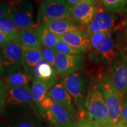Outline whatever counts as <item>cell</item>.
<instances>
[{
  "instance_id": "obj_1",
  "label": "cell",
  "mask_w": 127,
  "mask_h": 127,
  "mask_svg": "<svg viewBox=\"0 0 127 127\" xmlns=\"http://www.w3.org/2000/svg\"><path fill=\"white\" fill-rule=\"evenodd\" d=\"M3 89L1 107L8 120L30 115H39L33 101L31 86Z\"/></svg>"
},
{
  "instance_id": "obj_2",
  "label": "cell",
  "mask_w": 127,
  "mask_h": 127,
  "mask_svg": "<svg viewBox=\"0 0 127 127\" xmlns=\"http://www.w3.org/2000/svg\"><path fill=\"white\" fill-rule=\"evenodd\" d=\"M85 109L90 120L104 127L111 124L108 109L98 80L91 82L85 101Z\"/></svg>"
},
{
  "instance_id": "obj_3",
  "label": "cell",
  "mask_w": 127,
  "mask_h": 127,
  "mask_svg": "<svg viewBox=\"0 0 127 127\" xmlns=\"http://www.w3.org/2000/svg\"><path fill=\"white\" fill-rule=\"evenodd\" d=\"M103 97L108 109L109 120L113 125L121 123V115L124 102V95L112 82L109 74L101 73L98 76Z\"/></svg>"
},
{
  "instance_id": "obj_4",
  "label": "cell",
  "mask_w": 127,
  "mask_h": 127,
  "mask_svg": "<svg viewBox=\"0 0 127 127\" xmlns=\"http://www.w3.org/2000/svg\"><path fill=\"white\" fill-rule=\"evenodd\" d=\"M90 50L96 61L108 66L118 56L120 49L112 33L98 32L90 35Z\"/></svg>"
},
{
  "instance_id": "obj_5",
  "label": "cell",
  "mask_w": 127,
  "mask_h": 127,
  "mask_svg": "<svg viewBox=\"0 0 127 127\" xmlns=\"http://www.w3.org/2000/svg\"><path fill=\"white\" fill-rule=\"evenodd\" d=\"M125 21L121 20L115 13L107 11L96 1V12L93 20L87 26V33L88 35L98 32L113 33L124 28Z\"/></svg>"
},
{
  "instance_id": "obj_6",
  "label": "cell",
  "mask_w": 127,
  "mask_h": 127,
  "mask_svg": "<svg viewBox=\"0 0 127 127\" xmlns=\"http://www.w3.org/2000/svg\"><path fill=\"white\" fill-rule=\"evenodd\" d=\"M61 82L74 100L78 109L83 111L91 85L89 79L82 73L76 72L64 78Z\"/></svg>"
},
{
  "instance_id": "obj_7",
  "label": "cell",
  "mask_w": 127,
  "mask_h": 127,
  "mask_svg": "<svg viewBox=\"0 0 127 127\" xmlns=\"http://www.w3.org/2000/svg\"><path fill=\"white\" fill-rule=\"evenodd\" d=\"M7 19L20 30L32 28L34 20L31 0H12L9 2Z\"/></svg>"
},
{
  "instance_id": "obj_8",
  "label": "cell",
  "mask_w": 127,
  "mask_h": 127,
  "mask_svg": "<svg viewBox=\"0 0 127 127\" xmlns=\"http://www.w3.org/2000/svg\"><path fill=\"white\" fill-rule=\"evenodd\" d=\"M37 108L40 117L51 125H57L74 121L75 115L48 96Z\"/></svg>"
},
{
  "instance_id": "obj_9",
  "label": "cell",
  "mask_w": 127,
  "mask_h": 127,
  "mask_svg": "<svg viewBox=\"0 0 127 127\" xmlns=\"http://www.w3.org/2000/svg\"><path fill=\"white\" fill-rule=\"evenodd\" d=\"M72 7L66 0H42L39 6L38 20L71 18Z\"/></svg>"
},
{
  "instance_id": "obj_10",
  "label": "cell",
  "mask_w": 127,
  "mask_h": 127,
  "mask_svg": "<svg viewBox=\"0 0 127 127\" xmlns=\"http://www.w3.org/2000/svg\"><path fill=\"white\" fill-rule=\"evenodd\" d=\"M23 50L17 41H9L1 47V64L7 75L21 72Z\"/></svg>"
},
{
  "instance_id": "obj_11",
  "label": "cell",
  "mask_w": 127,
  "mask_h": 127,
  "mask_svg": "<svg viewBox=\"0 0 127 127\" xmlns=\"http://www.w3.org/2000/svg\"><path fill=\"white\" fill-rule=\"evenodd\" d=\"M109 75L122 94H127V51H120L118 56L108 66Z\"/></svg>"
},
{
  "instance_id": "obj_12",
  "label": "cell",
  "mask_w": 127,
  "mask_h": 127,
  "mask_svg": "<svg viewBox=\"0 0 127 127\" xmlns=\"http://www.w3.org/2000/svg\"><path fill=\"white\" fill-rule=\"evenodd\" d=\"M84 65L82 57L57 54L55 68L57 74L63 78L77 72Z\"/></svg>"
},
{
  "instance_id": "obj_13",
  "label": "cell",
  "mask_w": 127,
  "mask_h": 127,
  "mask_svg": "<svg viewBox=\"0 0 127 127\" xmlns=\"http://www.w3.org/2000/svg\"><path fill=\"white\" fill-rule=\"evenodd\" d=\"M96 0H87L72 7L71 17L81 25H88L93 20L96 12Z\"/></svg>"
},
{
  "instance_id": "obj_14",
  "label": "cell",
  "mask_w": 127,
  "mask_h": 127,
  "mask_svg": "<svg viewBox=\"0 0 127 127\" xmlns=\"http://www.w3.org/2000/svg\"><path fill=\"white\" fill-rule=\"evenodd\" d=\"M71 18L60 20H45L40 23L58 36L75 31H82L79 25Z\"/></svg>"
},
{
  "instance_id": "obj_15",
  "label": "cell",
  "mask_w": 127,
  "mask_h": 127,
  "mask_svg": "<svg viewBox=\"0 0 127 127\" xmlns=\"http://www.w3.org/2000/svg\"><path fill=\"white\" fill-rule=\"evenodd\" d=\"M48 96L75 115L77 114V108L73 104L72 98L61 82H57L54 86L50 88Z\"/></svg>"
},
{
  "instance_id": "obj_16",
  "label": "cell",
  "mask_w": 127,
  "mask_h": 127,
  "mask_svg": "<svg viewBox=\"0 0 127 127\" xmlns=\"http://www.w3.org/2000/svg\"><path fill=\"white\" fill-rule=\"evenodd\" d=\"M32 77L45 82L50 88L57 83L56 69L44 59L41 60L34 68Z\"/></svg>"
},
{
  "instance_id": "obj_17",
  "label": "cell",
  "mask_w": 127,
  "mask_h": 127,
  "mask_svg": "<svg viewBox=\"0 0 127 127\" xmlns=\"http://www.w3.org/2000/svg\"><path fill=\"white\" fill-rule=\"evenodd\" d=\"M60 36L61 41L85 53L90 50L91 43L90 35L83 31L71 32Z\"/></svg>"
},
{
  "instance_id": "obj_18",
  "label": "cell",
  "mask_w": 127,
  "mask_h": 127,
  "mask_svg": "<svg viewBox=\"0 0 127 127\" xmlns=\"http://www.w3.org/2000/svg\"><path fill=\"white\" fill-rule=\"evenodd\" d=\"M16 41L22 50H38L42 46L38 35L32 28L21 30Z\"/></svg>"
},
{
  "instance_id": "obj_19",
  "label": "cell",
  "mask_w": 127,
  "mask_h": 127,
  "mask_svg": "<svg viewBox=\"0 0 127 127\" xmlns=\"http://www.w3.org/2000/svg\"><path fill=\"white\" fill-rule=\"evenodd\" d=\"M43 59V55L41 49L33 50H23L22 66L24 71L32 77L34 68Z\"/></svg>"
},
{
  "instance_id": "obj_20",
  "label": "cell",
  "mask_w": 127,
  "mask_h": 127,
  "mask_svg": "<svg viewBox=\"0 0 127 127\" xmlns=\"http://www.w3.org/2000/svg\"><path fill=\"white\" fill-rule=\"evenodd\" d=\"M33 101L36 107H38L48 97L50 88L47 84L37 78H33L31 86Z\"/></svg>"
},
{
  "instance_id": "obj_21",
  "label": "cell",
  "mask_w": 127,
  "mask_h": 127,
  "mask_svg": "<svg viewBox=\"0 0 127 127\" xmlns=\"http://www.w3.org/2000/svg\"><path fill=\"white\" fill-rule=\"evenodd\" d=\"M33 79L31 75L24 72H15L7 75L5 78L7 88H20L30 86V82Z\"/></svg>"
},
{
  "instance_id": "obj_22",
  "label": "cell",
  "mask_w": 127,
  "mask_h": 127,
  "mask_svg": "<svg viewBox=\"0 0 127 127\" xmlns=\"http://www.w3.org/2000/svg\"><path fill=\"white\" fill-rule=\"evenodd\" d=\"M42 45L46 47L54 48L58 42L61 41L60 36L52 32L43 25L39 24L36 30Z\"/></svg>"
},
{
  "instance_id": "obj_23",
  "label": "cell",
  "mask_w": 127,
  "mask_h": 127,
  "mask_svg": "<svg viewBox=\"0 0 127 127\" xmlns=\"http://www.w3.org/2000/svg\"><path fill=\"white\" fill-rule=\"evenodd\" d=\"M9 127H44L39 115H30L8 120Z\"/></svg>"
},
{
  "instance_id": "obj_24",
  "label": "cell",
  "mask_w": 127,
  "mask_h": 127,
  "mask_svg": "<svg viewBox=\"0 0 127 127\" xmlns=\"http://www.w3.org/2000/svg\"><path fill=\"white\" fill-rule=\"evenodd\" d=\"M21 30L10 20L7 18L0 19V32L7 34L12 39L16 41Z\"/></svg>"
},
{
  "instance_id": "obj_25",
  "label": "cell",
  "mask_w": 127,
  "mask_h": 127,
  "mask_svg": "<svg viewBox=\"0 0 127 127\" xmlns=\"http://www.w3.org/2000/svg\"><path fill=\"white\" fill-rule=\"evenodd\" d=\"M54 49L56 51L57 53L62 54L80 57H83L85 55V52L71 47V45L61 41L57 44Z\"/></svg>"
},
{
  "instance_id": "obj_26",
  "label": "cell",
  "mask_w": 127,
  "mask_h": 127,
  "mask_svg": "<svg viewBox=\"0 0 127 127\" xmlns=\"http://www.w3.org/2000/svg\"><path fill=\"white\" fill-rule=\"evenodd\" d=\"M99 1L105 8L112 13L122 11L127 5V0H99Z\"/></svg>"
},
{
  "instance_id": "obj_27",
  "label": "cell",
  "mask_w": 127,
  "mask_h": 127,
  "mask_svg": "<svg viewBox=\"0 0 127 127\" xmlns=\"http://www.w3.org/2000/svg\"><path fill=\"white\" fill-rule=\"evenodd\" d=\"M41 50L42 52L44 59L52 66L55 67V60H56L57 54L56 51L54 48H48L43 45L41 46Z\"/></svg>"
},
{
  "instance_id": "obj_28",
  "label": "cell",
  "mask_w": 127,
  "mask_h": 127,
  "mask_svg": "<svg viewBox=\"0 0 127 127\" xmlns=\"http://www.w3.org/2000/svg\"><path fill=\"white\" fill-rule=\"evenodd\" d=\"M116 42L121 50L127 51V27L120 30Z\"/></svg>"
},
{
  "instance_id": "obj_29",
  "label": "cell",
  "mask_w": 127,
  "mask_h": 127,
  "mask_svg": "<svg viewBox=\"0 0 127 127\" xmlns=\"http://www.w3.org/2000/svg\"><path fill=\"white\" fill-rule=\"evenodd\" d=\"M78 127H98V123L90 118H82L77 122Z\"/></svg>"
},
{
  "instance_id": "obj_30",
  "label": "cell",
  "mask_w": 127,
  "mask_h": 127,
  "mask_svg": "<svg viewBox=\"0 0 127 127\" xmlns=\"http://www.w3.org/2000/svg\"><path fill=\"white\" fill-rule=\"evenodd\" d=\"M121 122L127 125V96L124 99L123 109L121 115Z\"/></svg>"
},
{
  "instance_id": "obj_31",
  "label": "cell",
  "mask_w": 127,
  "mask_h": 127,
  "mask_svg": "<svg viewBox=\"0 0 127 127\" xmlns=\"http://www.w3.org/2000/svg\"><path fill=\"white\" fill-rule=\"evenodd\" d=\"M8 2L5 4H1L0 5V17L1 18H7Z\"/></svg>"
},
{
  "instance_id": "obj_32",
  "label": "cell",
  "mask_w": 127,
  "mask_h": 127,
  "mask_svg": "<svg viewBox=\"0 0 127 127\" xmlns=\"http://www.w3.org/2000/svg\"><path fill=\"white\" fill-rule=\"evenodd\" d=\"M11 41V38L7 34L0 32V44H1V47L4 45L5 44Z\"/></svg>"
},
{
  "instance_id": "obj_33",
  "label": "cell",
  "mask_w": 127,
  "mask_h": 127,
  "mask_svg": "<svg viewBox=\"0 0 127 127\" xmlns=\"http://www.w3.org/2000/svg\"><path fill=\"white\" fill-rule=\"evenodd\" d=\"M49 127H78V123L75 121H72L68 122L65 124H63L57 125H51Z\"/></svg>"
},
{
  "instance_id": "obj_34",
  "label": "cell",
  "mask_w": 127,
  "mask_h": 127,
  "mask_svg": "<svg viewBox=\"0 0 127 127\" xmlns=\"http://www.w3.org/2000/svg\"><path fill=\"white\" fill-rule=\"evenodd\" d=\"M85 1H87V0H66L67 2L69 4V5H71L72 7L79 4V3Z\"/></svg>"
},
{
  "instance_id": "obj_35",
  "label": "cell",
  "mask_w": 127,
  "mask_h": 127,
  "mask_svg": "<svg viewBox=\"0 0 127 127\" xmlns=\"http://www.w3.org/2000/svg\"><path fill=\"white\" fill-rule=\"evenodd\" d=\"M107 127H127V125L123 123H120L118 124H116V125H113V124H110L109 125H108Z\"/></svg>"
},
{
  "instance_id": "obj_36",
  "label": "cell",
  "mask_w": 127,
  "mask_h": 127,
  "mask_svg": "<svg viewBox=\"0 0 127 127\" xmlns=\"http://www.w3.org/2000/svg\"><path fill=\"white\" fill-rule=\"evenodd\" d=\"M1 127H8V125H6L3 124L1 125Z\"/></svg>"
},
{
  "instance_id": "obj_37",
  "label": "cell",
  "mask_w": 127,
  "mask_h": 127,
  "mask_svg": "<svg viewBox=\"0 0 127 127\" xmlns=\"http://www.w3.org/2000/svg\"><path fill=\"white\" fill-rule=\"evenodd\" d=\"M98 127H103V126H102V125H100V124H98Z\"/></svg>"
},
{
  "instance_id": "obj_38",
  "label": "cell",
  "mask_w": 127,
  "mask_h": 127,
  "mask_svg": "<svg viewBox=\"0 0 127 127\" xmlns=\"http://www.w3.org/2000/svg\"><path fill=\"white\" fill-rule=\"evenodd\" d=\"M127 27V20H126V21H125V27Z\"/></svg>"
},
{
  "instance_id": "obj_39",
  "label": "cell",
  "mask_w": 127,
  "mask_h": 127,
  "mask_svg": "<svg viewBox=\"0 0 127 127\" xmlns=\"http://www.w3.org/2000/svg\"><path fill=\"white\" fill-rule=\"evenodd\" d=\"M1 1H5V0H1Z\"/></svg>"
}]
</instances>
